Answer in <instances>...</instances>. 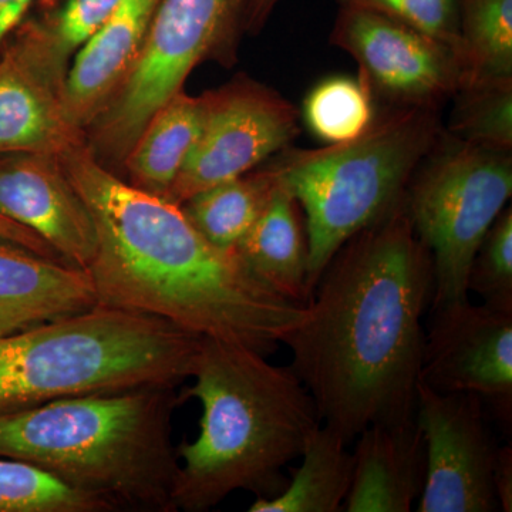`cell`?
<instances>
[{"label": "cell", "instance_id": "obj_1", "mask_svg": "<svg viewBox=\"0 0 512 512\" xmlns=\"http://www.w3.org/2000/svg\"><path fill=\"white\" fill-rule=\"evenodd\" d=\"M433 292L431 256L402 201L333 255L286 335L289 367L349 443L373 424L416 421Z\"/></svg>", "mask_w": 512, "mask_h": 512}, {"label": "cell", "instance_id": "obj_2", "mask_svg": "<svg viewBox=\"0 0 512 512\" xmlns=\"http://www.w3.org/2000/svg\"><path fill=\"white\" fill-rule=\"evenodd\" d=\"M59 161L96 225L97 249L87 271L100 305L265 356L301 322L305 305L262 284L235 249L214 247L180 205L121 180L87 144Z\"/></svg>", "mask_w": 512, "mask_h": 512}, {"label": "cell", "instance_id": "obj_3", "mask_svg": "<svg viewBox=\"0 0 512 512\" xmlns=\"http://www.w3.org/2000/svg\"><path fill=\"white\" fill-rule=\"evenodd\" d=\"M190 379L178 399L201 403L200 434L177 447L175 510L208 511L238 490L281 494L282 470L322 424L299 377L245 346L201 338Z\"/></svg>", "mask_w": 512, "mask_h": 512}, {"label": "cell", "instance_id": "obj_4", "mask_svg": "<svg viewBox=\"0 0 512 512\" xmlns=\"http://www.w3.org/2000/svg\"><path fill=\"white\" fill-rule=\"evenodd\" d=\"M178 404L177 386H156L0 414V457L32 464L113 511H177Z\"/></svg>", "mask_w": 512, "mask_h": 512}, {"label": "cell", "instance_id": "obj_5", "mask_svg": "<svg viewBox=\"0 0 512 512\" xmlns=\"http://www.w3.org/2000/svg\"><path fill=\"white\" fill-rule=\"evenodd\" d=\"M201 338L114 306L0 336V414L190 379Z\"/></svg>", "mask_w": 512, "mask_h": 512}, {"label": "cell", "instance_id": "obj_6", "mask_svg": "<svg viewBox=\"0 0 512 512\" xmlns=\"http://www.w3.org/2000/svg\"><path fill=\"white\" fill-rule=\"evenodd\" d=\"M443 128L439 109L392 107L348 143L286 147L272 157L266 170L298 201L305 218L311 293L333 255L403 201Z\"/></svg>", "mask_w": 512, "mask_h": 512}, {"label": "cell", "instance_id": "obj_7", "mask_svg": "<svg viewBox=\"0 0 512 512\" xmlns=\"http://www.w3.org/2000/svg\"><path fill=\"white\" fill-rule=\"evenodd\" d=\"M511 195L512 151L467 143L443 128L403 197L433 264L430 311L468 301L471 262Z\"/></svg>", "mask_w": 512, "mask_h": 512}, {"label": "cell", "instance_id": "obj_8", "mask_svg": "<svg viewBox=\"0 0 512 512\" xmlns=\"http://www.w3.org/2000/svg\"><path fill=\"white\" fill-rule=\"evenodd\" d=\"M251 0H160L136 66L97 117L89 147L97 158L123 161L148 120L183 92L192 70L214 60L232 66L247 33Z\"/></svg>", "mask_w": 512, "mask_h": 512}, {"label": "cell", "instance_id": "obj_9", "mask_svg": "<svg viewBox=\"0 0 512 512\" xmlns=\"http://www.w3.org/2000/svg\"><path fill=\"white\" fill-rule=\"evenodd\" d=\"M330 42L349 53L357 79L392 107H434L466 83L453 47L373 10L340 5Z\"/></svg>", "mask_w": 512, "mask_h": 512}, {"label": "cell", "instance_id": "obj_10", "mask_svg": "<svg viewBox=\"0 0 512 512\" xmlns=\"http://www.w3.org/2000/svg\"><path fill=\"white\" fill-rule=\"evenodd\" d=\"M197 143L164 200L183 205L197 192L251 173L291 146L299 111L265 84L241 77L210 92Z\"/></svg>", "mask_w": 512, "mask_h": 512}, {"label": "cell", "instance_id": "obj_11", "mask_svg": "<svg viewBox=\"0 0 512 512\" xmlns=\"http://www.w3.org/2000/svg\"><path fill=\"white\" fill-rule=\"evenodd\" d=\"M485 404L473 393H440L417 384L416 423L426 447V480L417 512L498 510L495 446Z\"/></svg>", "mask_w": 512, "mask_h": 512}, {"label": "cell", "instance_id": "obj_12", "mask_svg": "<svg viewBox=\"0 0 512 512\" xmlns=\"http://www.w3.org/2000/svg\"><path fill=\"white\" fill-rule=\"evenodd\" d=\"M430 313L420 382L440 393L477 394L511 424L512 312L468 299Z\"/></svg>", "mask_w": 512, "mask_h": 512}, {"label": "cell", "instance_id": "obj_13", "mask_svg": "<svg viewBox=\"0 0 512 512\" xmlns=\"http://www.w3.org/2000/svg\"><path fill=\"white\" fill-rule=\"evenodd\" d=\"M0 215L45 239L67 264L84 269L92 264L96 225L59 158L0 156Z\"/></svg>", "mask_w": 512, "mask_h": 512}, {"label": "cell", "instance_id": "obj_14", "mask_svg": "<svg viewBox=\"0 0 512 512\" xmlns=\"http://www.w3.org/2000/svg\"><path fill=\"white\" fill-rule=\"evenodd\" d=\"M64 86L6 43L0 53V156L42 154L60 158L87 144L70 119Z\"/></svg>", "mask_w": 512, "mask_h": 512}, {"label": "cell", "instance_id": "obj_15", "mask_svg": "<svg viewBox=\"0 0 512 512\" xmlns=\"http://www.w3.org/2000/svg\"><path fill=\"white\" fill-rule=\"evenodd\" d=\"M100 305L89 271L0 238V336Z\"/></svg>", "mask_w": 512, "mask_h": 512}, {"label": "cell", "instance_id": "obj_16", "mask_svg": "<svg viewBox=\"0 0 512 512\" xmlns=\"http://www.w3.org/2000/svg\"><path fill=\"white\" fill-rule=\"evenodd\" d=\"M160 0H120L109 19L74 55L64 82V106L84 131L106 110L146 45Z\"/></svg>", "mask_w": 512, "mask_h": 512}, {"label": "cell", "instance_id": "obj_17", "mask_svg": "<svg viewBox=\"0 0 512 512\" xmlns=\"http://www.w3.org/2000/svg\"><path fill=\"white\" fill-rule=\"evenodd\" d=\"M356 439L352 484L342 511H412L426 480V447L416 421L373 424Z\"/></svg>", "mask_w": 512, "mask_h": 512}, {"label": "cell", "instance_id": "obj_18", "mask_svg": "<svg viewBox=\"0 0 512 512\" xmlns=\"http://www.w3.org/2000/svg\"><path fill=\"white\" fill-rule=\"evenodd\" d=\"M241 261L262 282L284 298L305 305L309 242L298 201L275 183L265 210L235 248Z\"/></svg>", "mask_w": 512, "mask_h": 512}, {"label": "cell", "instance_id": "obj_19", "mask_svg": "<svg viewBox=\"0 0 512 512\" xmlns=\"http://www.w3.org/2000/svg\"><path fill=\"white\" fill-rule=\"evenodd\" d=\"M210 101V92L188 96L183 90L151 116L123 160L131 185L165 197L200 137Z\"/></svg>", "mask_w": 512, "mask_h": 512}, {"label": "cell", "instance_id": "obj_20", "mask_svg": "<svg viewBox=\"0 0 512 512\" xmlns=\"http://www.w3.org/2000/svg\"><path fill=\"white\" fill-rule=\"evenodd\" d=\"M120 0H36V15L23 20L8 42L56 82H66L69 62L109 19Z\"/></svg>", "mask_w": 512, "mask_h": 512}, {"label": "cell", "instance_id": "obj_21", "mask_svg": "<svg viewBox=\"0 0 512 512\" xmlns=\"http://www.w3.org/2000/svg\"><path fill=\"white\" fill-rule=\"evenodd\" d=\"M338 431L320 424L309 434L302 464L285 490L274 498H256L249 512H339L352 484L353 453Z\"/></svg>", "mask_w": 512, "mask_h": 512}, {"label": "cell", "instance_id": "obj_22", "mask_svg": "<svg viewBox=\"0 0 512 512\" xmlns=\"http://www.w3.org/2000/svg\"><path fill=\"white\" fill-rule=\"evenodd\" d=\"M274 188V178L264 167L197 192L180 207L214 247L234 251L265 210Z\"/></svg>", "mask_w": 512, "mask_h": 512}, {"label": "cell", "instance_id": "obj_23", "mask_svg": "<svg viewBox=\"0 0 512 512\" xmlns=\"http://www.w3.org/2000/svg\"><path fill=\"white\" fill-rule=\"evenodd\" d=\"M457 3L464 84L512 80V0Z\"/></svg>", "mask_w": 512, "mask_h": 512}, {"label": "cell", "instance_id": "obj_24", "mask_svg": "<svg viewBox=\"0 0 512 512\" xmlns=\"http://www.w3.org/2000/svg\"><path fill=\"white\" fill-rule=\"evenodd\" d=\"M375 99L359 79L330 77L308 93L303 120L326 146L362 136L375 120Z\"/></svg>", "mask_w": 512, "mask_h": 512}, {"label": "cell", "instance_id": "obj_25", "mask_svg": "<svg viewBox=\"0 0 512 512\" xmlns=\"http://www.w3.org/2000/svg\"><path fill=\"white\" fill-rule=\"evenodd\" d=\"M444 130L477 146L512 151V80L464 84Z\"/></svg>", "mask_w": 512, "mask_h": 512}, {"label": "cell", "instance_id": "obj_26", "mask_svg": "<svg viewBox=\"0 0 512 512\" xmlns=\"http://www.w3.org/2000/svg\"><path fill=\"white\" fill-rule=\"evenodd\" d=\"M99 498L32 464L0 457V512H110Z\"/></svg>", "mask_w": 512, "mask_h": 512}, {"label": "cell", "instance_id": "obj_27", "mask_svg": "<svg viewBox=\"0 0 512 512\" xmlns=\"http://www.w3.org/2000/svg\"><path fill=\"white\" fill-rule=\"evenodd\" d=\"M467 292L497 311L512 312V210L505 207L471 262Z\"/></svg>", "mask_w": 512, "mask_h": 512}, {"label": "cell", "instance_id": "obj_28", "mask_svg": "<svg viewBox=\"0 0 512 512\" xmlns=\"http://www.w3.org/2000/svg\"><path fill=\"white\" fill-rule=\"evenodd\" d=\"M340 5L373 10L397 20L453 47L463 59L457 0H340Z\"/></svg>", "mask_w": 512, "mask_h": 512}, {"label": "cell", "instance_id": "obj_29", "mask_svg": "<svg viewBox=\"0 0 512 512\" xmlns=\"http://www.w3.org/2000/svg\"><path fill=\"white\" fill-rule=\"evenodd\" d=\"M0 238L8 239V241L22 245V247L28 248L36 254L47 256V258L57 259V261L62 259L59 258L55 249L47 244L45 239L40 238L35 232L23 227L18 222L3 217V215H0Z\"/></svg>", "mask_w": 512, "mask_h": 512}, {"label": "cell", "instance_id": "obj_30", "mask_svg": "<svg viewBox=\"0 0 512 512\" xmlns=\"http://www.w3.org/2000/svg\"><path fill=\"white\" fill-rule=\"evenodd\" d=\"M493 484L498 507L504 512L512 511V450L501 447L495 456Z\"/></svg>", "mask_w": 512, "mask_h": 512}, {"label": "cell", "instance_id": "obj_31", "mask_svg": "<svg viewBox=\"0 0 512 512\" xmlns=\"http://www.w3.org/2000/svg\"><path fill=\"white\" fill-rule=\"evenodd\" d=\"M36 0H0V53L16 29L28 18Z\"/></svg>", "mask_w": 512, "mask_h": 512}, {"label": "cell", "instance_id": "obj_32", "mask_svg": "<svg viewBox=\"0 0 512 512\" xmlns=\"http://www.w3.org/2000/svg\"><path fill=\"white\" fill-rule=\"evenodd\" d=\"M281 2L282 0H251L247 16V33L256 35L264 28L269 16Z\"/></svg>", "mask_w": 512, "mask_h": 512}]
</instances>
